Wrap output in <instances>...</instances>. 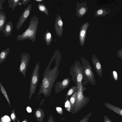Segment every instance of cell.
Returning a JSON list of instances; mask_svg holds the SVG:
<instances>
[{"mask_svg":"<svg viewBox=\"0 0 122 122\" xmlns=\"http://www.w3.org/2000/svg\"><path fill=\"white\" fill-rule=\"evenodd\" d=\"M70 82L69 77L64 79L62 81L56 82L55 87V91L56 93L60 92L68 86Z\"/></svg>","mask_w":122,"mask_h":122,"instance_id":"cell-11","label":"cell"},{"mask_svg":"<svg viewBox=\"0 0 122 122\" xmlns=\"http://www.w3.org/2000/svg\"><path fill=\"white\" fill-rule=\"evenodd\" d=\"M16 119L17 120V121L18 122H20L18 121V119L17 118H16Z\"/></svg>","mask_w":122,"mask_h":122,"instance_id":"cell-37","label":"cell"},{"mask_svg":"<svg viewBox=\"0 0 122 122\" xmlns=\"http://www.w3.org/2000/svg\"><path fill=\"white\" fill-rule=\"evenodd\" d=\"M20 56L21 61L19 67V72L25 77L30 56L26 52L21 54Z\"/></svg>","mask_w":122,"mask_h":122,"instance_id":"cell-6","label":"cell"},{"mask_svg":"<svg viewBox=\"0 0 122 122\" xmlns=\"http://www.w3.org/2000/svg\"><path fill=\"white\" fill-rule=\"evenodd\" d=\"M78 90H77L71 96L70 99V102L72 106H73L75 104L76 98Z\"/></svg>","mask_w":122,"mask_h":122,"instance_id":"cell-23","label":"cell"},{"mask_svg":"<svg viewBox=\"0 0 122 122\" xmlns=\"http://www.w3.org/2000/svg\"><path fill=\"white\" fill-rule=\"evenodd\" d=\"M22 122H26L25 121H23Z\"/></svg>","mask_w":122,"mask_h":122,"instance_id":"cell-38","label":"cell"},{"mask_svg":"<svg viewBox=\"0 0 122 122\" xmlns=\"http://www.w3.org/2000/svg\"><path fill=\"white\" fill-rule=\"evenodd\" d=\"M50 66H48L44 71L38 94V95L43 94L46 97L50 95L58 74V66L56 65L55 67L51 70Z\"/></svg>","mask_w":122,"mask_h":122,"instance_id":"cell-1","label":"cell"},{"mask_svg":"<svg viewBox=\"0 0 122 122\" xmlns=\"http://www.w3.org/2000/svg\"><path fill=\"white\" fill-rule=\"evenodd\" d=\"M43 37L45 41L46 45L49 46L50 45L53 41V39L51 33L47 29L46 30V32L44 33Z\"/></svg>","mask_w":122,"mask_h":122,"instance_id":"cell-18","label":"cell"},{"mask_svg":"<svg viewBox=\"0 0 122 122\" xmlns=\"http://www.w3.org/2000/svg\"><path fill=\"white\" fill-rule=\"evenodd\" d=\"M39 22V18L35 15H34L31 19L27 28L21 34L17 36V40L22 41L29 39L35 43Z\"/></svg>","mask_w":122,"mask_h":122,"instance_id":"cell-2","label":"cell"},{"mask_svg":"<svg viewBox=\"0 0 122 122\" xmlns=\"http://www.w3.org/2000/svg\"><path fill=\"white\" fill-rule=\"evenodd\" d=\"M11 118L13 121H14L15 120V116L14 112H13L11 114Z\"/></svg>","mask_w":122,"mask_h":122,"instance_id":"cell-30","label":"cell"},{"mask_svg":"<svg viewBox=\"0 0 122 122\" xmlns=\"http://www.w3.org/2000/svg\"><path fill=\"white\" fill-rule=\"evenodd\" d=\"M111 11V10L109 8H100L95 11L94 15L95 17L105 16L109 14Z\"/></svg>","mask_w":122,"mask_h":122,"instance_id":"cell-15","label":"cell"},{"mask_svg":"<svg viewBox=\"0 0 122 122\" xmlns=\"http://www.w3.org/2000/svg\"><path fill=\"white\" fill-rule=\"evenodd\" d=\"M70 104L69 101L68 100L66 102L65 104V106L67 108L69 106H70Z\"/></svg>","mask_w":122,"mask_h":122,"instance_id":"cell-31","label":"cell"},{"mask_svg":"<svg viewBox=\"0 0 122 122\" xmlns=\"http://www.w3.org/2000/svg\"><path fill=\"white\" fill-rule=\"evenodd\" d=\"M104 122H113L107 116L104 115Z\"/></svg>","mask_w":122,"mask_h":122,"instance_id":"cell-27","label":"cell"},{"mask_svg":"<svg viewBox=\"0 0 122 122\" xmlns=\"http://www.w3.org/2000/svg\"><path fill=\"white\" fill-rule=\"evenodd\" d=\"M89 25L87 22L81 26L79 33V39L80 44L82 47L84 46L86 35L87 30Z\"/></svg>","mask_w":122,"mask_h":122,"instance_id":"cell-8","label":"cell"},{"mask_svg":"<svg viewBox=\"0 0 122 122\" xmlns=\"http://www.w3.org/2000/svg\"><path fill=\"white\" fill-rule=\"evenodd\" d=\"M54 25L58 36L61 37L63 32V22L60 15H57L55 19Z\"/></svg>","mask_w":122,"mask_h":122,"instance_id":"cell-9","label":"cell"},{"mask_svg":"<svg viewBox=\"0 0 122 122\" xmlns=\"http://www.w3.org/2000/svg\"><path fill=\"white\" fill-rule=\"evenodd\" d=\"M34 0L36 1H37L38 2L40 3L44 1H45V0Z\"/></svg>","mask_w":122,"mask_h":122,"instance_id":"cell-35","label":"cell"},{"mask_svg":"<svg viewBox=\"0 0 122 122\" xmlns=\"http://www.w3.org/2000/svg\"><path fill=\"white\" fill-rule=\"evenodd\" d=\"M13 28L12 22L8 21L5 24L2 31L5 36L8 37L11 35Z\"/></svg>","mask_w":122,"mask_h":122,"instance_id":"cell-13","label":"cell"},{"mask_svg":"<svg viewBox=\"0 0 122 122\" xmlns=\"http://www.w3.org/2000/svg\"><path fill=\"white\" fill-rule=\"evenodd\" d=\"M26 110L28 113H30L32 112L31 109L29 107H27Z\"/></svg>","mask_w":122,"mask_h":122,"instance_id":"cell-33","label":"cell"},{"mask_svg":"<svg viewBox=\"0 0 122 122\" xmlns=\"http://www.w3.org/2000/svg\"><path fill=\"white\" fill-rule=\"evenodd\" d=\"M6 13L0 10V33L2 31L5 25L6 19Z\"/></svg>","mask_w":122,"mask_h":122,"instance_id":"cell-16","label":"cell"},{"mask_svg":"<svg viewBox=\"0 0 122 122\" xmlns=\"http://www.w3.org/2000/svg\"><path fill=\"white\" fill-rule=\"evenodd\" d=\"M56 110L58 112H60L62 111V109L60 107H57L56 108Z\"/></svg>","mask_w":122,"mask_h":122,"instance_id":"cell-34","label":"cell"},{"mask_svg":"<svg viewBox=\"0 0 122 122\" xmlns=\"http://www.w3.org/2000/svg\"><path fill=\"white\" fill-rule=\"evenodd\" d=\"M10 121L9 117L5 115L1 118V122H10Z\"/></svg>","mask_w":122,"mask_h":122,"instance_id":"cell-25","label":"cell"},{"mask_svg":"<svg viewBox=\"0 0 122 122\" xmlns=\"http://www.w3.org/2000/svg\"><path fill=\"white\" fill-rule=\"evenodd\" d=\"M5 1V0H0V10L2 11L3 10L4 8L2 6V4Z\"/></svg>","mask_w":122,"mask_h":122,"instance_id":"cell-28","label":"cell"},{"mask_svg":"<svg viewBox=\"0 0 122 122\" xmlns=\"http://www.w3.org/2000/svg\"><path fill=\"white\" fill-rule=\"evenodd\" d=\"M92 61L96 72L99 77H101L103 73L102 69L99 60L95 55H93Z\"/></svg>","mask_w":122,"mask_h":122,"instance_id":"cell-12","label":"cell"},{"mask_svg":"<svg viewBox=\"0 0 122 122\" xmlns=\"http://www.w3.org/2000/svg\"><path fill=\"white\" fill-rule=\"evenodd\" d=\"M22 5H24L25 6L30 1V0H21Z\"/></svg>","mask_w":122,"mask_h":122,"instance_id":"cell-29","label":"cell"},{"mask_svg":"<svg viewBox=\"0 0 122 122\" xmlns=\"http://www.w3.org/2000/svg\"><path fill=\"white\" fill-rule=\"evenodd\" d=\"M32 6V5L30 4L22 13L16 24V28L17 30L20 29L29 17L30 14Z\"/></svg>","mask_w":122,"mask_h":122,"instance_id":"cell-7","label":"cell"},{"mask_svg":"<svg viewBox=\"0 0 122 122\" xmlns=\"http://www.w3.org/2000/svg\"><path fill=\"white\" fill-rule=\"evenodd\" d=\"M112 75L113 78L116 81H117L118 79V74L115 70L113 71L112 72Z\"/></svg>","mask_w":122,"mask_h":122,"instance_id":"cell-24","label":"cell"},{"mask_svg":"<svg viewBox=\"0 0 122 122\" xmlns=\"http://www.w3.org/2000/svg\"><path fill=\"white\" fill-rule=\"evenodd\" d=\"M81 62L82 65L84 83L87 85L88 82L96 86L95 79L92 67L89 62L85 58L82 56Z\"/></svg>","mask_w":122,"mask_h":122,"instance_id":"cell-4","label":"cell"},{"mask_svg":"<svg viewBox=\"0 0 122 122\" xmlns=\"http://www.w3.org/2000/svg\"><path fill=\"white\" fill-rule=\"evenodd\" d=\"M117 56L122 60V48L117 51Z\"/></svg>","mask_w":122,"mask_h":122,"instance_id":"cell-26","label":"cell"},{"mask_svg":"<svg viewBox=\"0 0 122 122\" xmlns=\"http://www.w3.org/2000/svg\"><path fill=\"white\" fill-rule=\"evenodd\" d=\"M104 105L108 109L122 117V108L116 106L107 102L105 103Z\"/></svg>","mask_w":122,"mask_h":122,"instance_id":"cell-14","label":"cell"},{"mask_svg":"<svg viewBox=\"0 0 122 122\" xmlns=\"http://www.w3.org/2000/svg\"><path fill=\"white\" fill-rule=\"evenodd\" d=\"M77 87L76 86L71 87L66 95V98H67L71 95L72 96L77 91Z\"/></svg>","mask_w":122,"mask_h":122,"instance_id":"cell-22","label":"cell"},{"mask_svg":"<svg viewBox=\"0 0 122 122\" xmlns=\"http://www.w3.org/2000/svg\"><path fill=\"white\" fill-rule=\"evenodd\" d=\"M36 115L37 117H40L41 115V112L40 111H38L36 112Z\"/></svg>","mask_w":122,"mask_h":122,"instance_id":"cell-32","label":"cell"},{"mask_svg":"<svg viewBox=\"0 0 122 122\" xmlns=\"http://www.w3.org/2000/svg\"><path fill=\"white\" fill-rule=\"evenodd\" d=\"M38 7L41 13H44L45 15L49 16V12L46 5L42 3H39Z\"/></svg>","mask_w":122,"mask_h":122,"instance_id":"cell-19","label":"cell"},{"mask_svg":"<svg viewBox=\"0 0 122 122\" xmlns=\"http://www.w3.org/2000/svg\"><path fill=\"white\" fill-rule=\"evenodd\" d=\"M86 2H82L81 3H76V13L75 15L79 18L85 15L88 10V8Z\"/></svg>","mask_w":122,"mask_h":122,"instance_id":"cell-10","label":"cell"},{"mask_svg":"<svg viewBox=\"0 0 122 122\" xmlns=\"http://www.w3.org/2000/svg\"><path fill=\"white\" fill-rule=\"evenodd\" d=\"M40 66L39 63L36 64L31 77L30 87L29 98L30 99L35 92L38 82Z\"/></svg>","mask_w":122,"mask_h":122,"instance_id":"cell-5","label":"cell"},{"mask_svg":"<svg viewBox=\"0 0 122 122\" xmlns=\"http://www.w3.org/2000/svg\"><path fill=\"white\" fill-rule=\"evenodd\" d=\"M18 5L20 6H21L22 5V2H19L18 3Z\"/></svg>","mask_w":122,"mask_h":122,"instance_id":"cell-36","label":"cell"},{"mask_svg":"<svg viewBox=\"0 0 122 122\" xmlns=\"http://www.w3.org/2000/svg\"><path fill=\"white\" fill-rule=\"evenodd\" d=\"M0 88L1 91L3 94V95L7 101L9 103L10 107H11L10 101L7 94L5 90L4 87V86L0 82Z\"/></svg>","mask_w":122,"mask_h":122,"instance_id":"cell-21","label":"cell"},{"mask_svg":"<svg viewBox=\"0 0 122 122\" xmlns=\"http://www.w3.org/2000/svg\"><path fill=\"white\" fill-rule=\"evenodd\" d=\"M70 74L72 76L73 81L75 82L78 90L83 79L82 66L78 61H75L74 64L70 67Z\"/></svg>","mask_w":122,"mask_h":122,"instance_id":"cell-3","label":"cell"},{"mask_svg":"<svg viewBox=\"0 0 122 122\" xmlns=\"http://www.w3.org/2000/svg\"><path fill=\"white\" fill-rule=\"evenodd\" d=\"M20 1V0H8V3L9 4V8H12V10L13 11Z\"/></svg>","mask_w":122,"mask_h":122,"instance_id":"cell-20","label":"cell"},{"mask_svg":"<svg viewBox=\"0 0 122 122\" xmlns=\"http://www.w3.org/2000/svg\"><path fill=\"white\" fill-rule=\"evenodd\" d=\"M10 52V49L8 47L5 49L1 51L0 54V65L6 59Z\"/></svg>","mask_w":122,"mask_h":122,"instance_id":"cell-17","label":"cell"}]
</instances>
